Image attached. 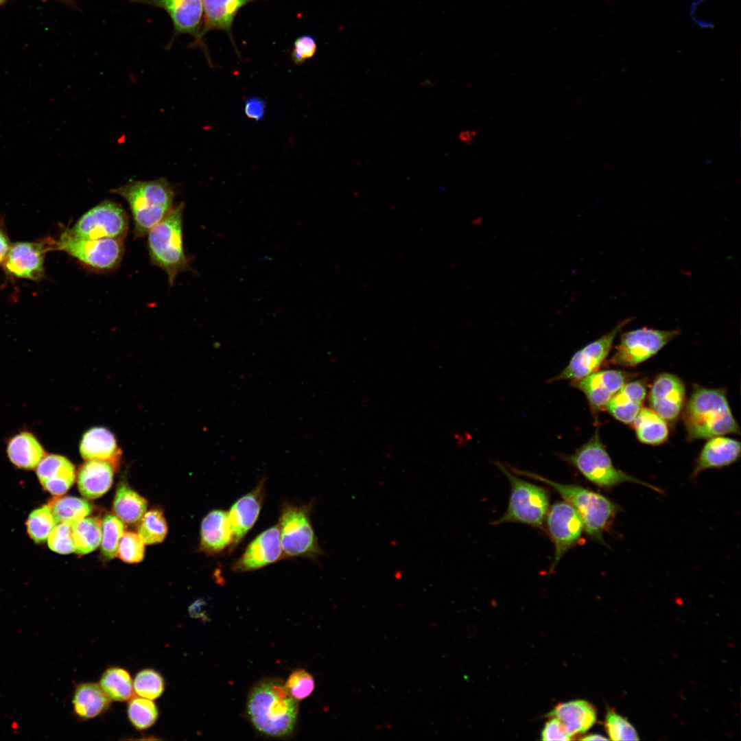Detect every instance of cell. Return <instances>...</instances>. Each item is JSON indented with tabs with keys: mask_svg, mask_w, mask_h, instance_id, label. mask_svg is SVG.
<instances>
[{
	"mask_svg": "<svg viewBox=\"0 0 741 741\" xmlns=\"http://www.w3.org/2000/svg\"><path fill=\"white\" fill-rule=\"evenodd\" d=\"M740 451L738 440L721 436L710 438L700 453L692 477L705 469L731 464L740 458Z\"/></svg>",
	"mask_w": 741,
	"mask_h": 741,
	"instance_id": "obj_24",
	"label": "cell"
},
{
	"mask_svg": "<svg viewBox=\"0 0 741 741\" xmlns=\"http://www.w3.org/2000/svg\"><path fill=\"white\" fill-rule=\"evenodd\" d=\"M112 191L128 202L133 217L135 237L147 235L173 208L174 192L165 178L132 180Z\"/></svg>",
	"mask_w": 741,
	"mask_h": 741,
	"instance_id": "obj_3",
	"label": "cell"
},
{
	"mask_svg": "<svg viewBox=\"0 0 741 741\" xmlns=\"http://www.w3.org/2000/svg\"><path fill=\"white\" fill-rule=\"evenodd\" d=\"M58 1H62V2H64V3H67V4H69V5H75L73 0H58Z\"/></svg>",
	"mask_w": 741,
	"mask_h": 741,
	"instance_id": "obj_52",
	"label": "cell"
},
{
	"mask_svg": "<svg viewBox=\"0 0 741 741\" xmlns=\"http://www.w3.org/2000/svg\"><path fill=\"white\" fill-rule=\"evenodd\" d=\"M542 740H569L570 737L567 734L561 722L554 717H552L545 725L541 734Z\"/></svg>",
	"mask_w": 741,
	"mask_h": 741,
	"instance_id": "obj_45",
	"label": "cell"
},
{
	"mask_svg": "<svg viewBox=\"0 0 741 741\" xmlns=\"http://www.w3.org/2000/svg\"><path fill=\"white\" fill-rule=\"evenodd\" d=\"M7 454L12 464L23 469L35 468L45 456L38 440L27 432H21L10 438Z\"/></svg>",
	"mask_w": 741,
	"mask_h": 741,
	"instance_id": "obj_29",
	"label": "cell"
},
{
	"mask_svg": "<svg viewBox=\"0 0 741 741\" xmlns=\"http://www.w3.org/2000/svg\"><path fill=\"white\" fill-rule=\"evenodd\" d=\"M478 131L475 130L462 131L460 134V138L461 141L464 143L470 144L475 139L476 136L478 135Z\"/></svg>",
	"mask_w": 741,
	"mask_h": 741,
	"instance_id": "obj_48",
	"label": "cell"
},
{
	"mask_svg": "<svg viewBox=\"0 0 741 741\" xmlns=\"http://www.w3.org/2000/svg\"><path fill=\"white\" fill-rule=\"evenodd\" d=\"M679 333L678 329L658 330L647 327L624 332L611 362L622 366H636L655 355Z\"/></svg>",
	"mask_w": 741,
	"mask_h": 741,
	"instance_id": "obj_11",
	"label": "cell"
},
{
	"mask_svg": "<svg viewBox=\"0 0 741 741\" xmlns=\"http://www.w3.org/2000/svg\"><path fill=\"white\" fill-rule=\"evenodd\" d=\"M67 230L79 237L123 240L128 231V218L120 205L104 200L86 212Z\"/></svg>",
	"mask_w": 741,
	"mask_h": 741,
	"instance_id": "obj_10",
	"label": "cell"
},
{
	"mask_svg": "<svg viewBox=\"0 0 741 741\" xmlns=\"http://www.w3.org/2000/svg\"><path fill=\"white\" fill-rule=\"evenodd\" d=\"M73 526V524L63 522L55 526L47 539L52 551L61 554L75 551Z\"/></svg>",
	"mask_w": 741,
	"mask_h": 741,
	"instance_id": "obj_41",
	"label": "cell"
},
{
	"mask_svg": "<svg viewBox=\"0 0 741 741\" xmlns=\"http://www.w3.org/2000/svg\"><path fill=\"white\" fill-rule=\"evenodd\" d=\"M685 395V386L679 377L663 373L652 384L649 403L651 408L666 421H674L683 408Z\"/></svg>",
	"mask_w": 741,
	"mask_h": 741,
	"instance_id": "obj_18",
	"label": "cell"
},
{
	"mask_svg": "<svg viewBox=\"0 0 741 741\" xmlns=\"http://www.w3.org/2000/svg\"><path fill=\"white\" fill-rule=\"evenodd\" d=\"M562 457L586 479L598 486L608 489L622 483L633 482L661 492V489L654 485L618 469L601 441L598 429L574 454Z\"/></svg>",
	"mask_w": 741,
	"mask_h": 741,
	"instance_id": "obj_7",
	"label": "cell"
},
{
	"mask_svg": "<svg viewBox=\"0 0 741 741\" xmlns=\"http://www.w3.org/2000/svg\"><path fill=\"white\" fill-rule=\"evenodd\" d=\"M75 552L80 555L94 551L101 543L102 521L97 517H84L73 524Z\"/></svg>",
	"mask_w": 741,
	"mask_h": 741,
	"instance_id": "obj_33",
	"label": "cell"
},
{
	"mask_svg": "<svg viewBox=\"0 0 741 741\" xmlns=\"http://www.w3.org/2000/svg\"><path fill=\"white\" fill-rule=\"evenodd\" d=\"M136 3L148 5L164 10L169 16L173 25L170 44L177 36L187 34L194 39L193 45L202 49L209 63L212 66L209 55L204 47L201 36L203 17V0H127Z\"/></svg>",
	"mask_w": 741,
	"mask_h": 741,
	"instance_id": "obj_12",
	"label": "cell"
},
{
	"mask_svg": "<svg viewBox=\"0 0 741 741\" xmlns=\"http://www.w3.org/2000/svg\"><path fill=\"white\" fill-rule=\"evenodd\" d=\"M628 375L619 370L596 371L577 381L572 386L585 395L594 413L605 408L611 398L626 383Z\"/></svg>",
	"mask_w": 741,
	"mask_h": 741,
	"instance_id": "obj_17",
	"label": "cell"
},
{
	"mask_svg": "<svg viewBox=\"0 0 741 741\" xmlns=\"http://www.w3.org/2000/svg\"><path fill=\"white\" fill-rule=\"evenodd\" d=\"M115 469L108 462L87 460L80 467L78 474V486L80 493L86 499H97L110 488Z\"/></svg>",
	"mask_w": 741,
	"mask_h": 741,
	"instance_id": "obj_26",
	"label": "cell"
},
{
	"mask_svg": "<svg viewBox=\"0 0 741 741\" xmlns=\"http://www.w3.org/2000/svg\"><path fill=\"white\" fill-rule=\"evenodd\" d=\"M284 558L278 524L255 537L242 555L232 564L235 572L255 571Z\"/></svg>",
	"mask_w": 741,
	"mask_h": 741,
	"instance_id": "obj_15",
	"label": "cell"
},
{
	"mask_svg": "<svg viewBox=\"0 0 741 741\" xmlns=\"http://www.w3.org/2000/svg\"><path fill=\"white\" fill-rule=\"evenodd\" d=\"M632 320L628 318L620 321L609 332L577 351L564 369L548 381H577L597 371L608 356L617 334Z\"/></svg>",
	"mask_w": 741,
	"mask_h": 741,
	"instance_id": "obj_14",
	"label": "cell"
},
{
	"mask_svg": "<svg viewBox=\"0 0 741 741\" xmlns=\"http://www.w3.org/2000/svg\"><path fill=\"white\" fill-rule=\"evenodd\" d=\"M36 474L43 488L58 496L70 489L75 478L73 464L65 457L56 454L45 456L36 466Z\"/></svg>",
	"mask_w": 741,
	"mask_h": 741,
	"instance_id": "obj_21",
	"label": "cell"
},
{
	"mask_svg": "<svg viewBox=\"0 0 741 741\" xmlns=\"http://www.w3.org/2000/svg\"><path fill=\"white\" fill-rule=\"evenodd\" d=\"M134 692L137 696L154 700L164 692L165 683L162 676L152 669L139 671L133 681Z\"/></svg>",
	"mask_w": 741,
	"mask_h": 741,
	"instance_id": "obj_39",
	"label": "cell"
},
{
	"mask_svg": "<svg viewBox=\"0 0 741 741\" xmlns=\"http://www.w3.org/2000/svg\"><path fill=\"white\" fill-rule=\"evenodd\" d=\"M683 419L690 440L740 434L726 395L719 389H695L686 405Z\"/></svg>",
	"mask_w": 741,
	"mask_h": 741,
	"instance_id": "obj_2",
	"label": "cell"
},
{
	"mask_svg": "<svg viewBox=\"0 0 741 741\" xmlns=\"http://www.w3.org/2000/svg\"><path fill=\"white\" fill-rule=\"evenodd\" d=\"M167 532V526L163 512L151 510L145 513L138 526V534L145 544L162 542Z\"/></svg>",
	"mask_w": 741,
	"mask_h": 741,
	"instance_id": "obj_36",
	"label": "cell"
},
{
	"mask_svg": "<svg viewBox=\"0 0 741 741\" xmlns=\"http://www.w3.org/2000/svg\"><path fill=\"white\" fill-rule=\"evenodd\" d=\"M7 0H0V6L5 3Z\"/></svg>",
	"mask_w": 741,
	"mask_h": 741,
	"instance_id": "obj_53",
	"label": "cell"
},
{
	"mask_svg": "<svg viewBox=\"0 0 741 741\" xmlns=\"http://www.w3.org/2000/svg\"><path fill=\"white\" fill-rule=\"evenodd\" d=\"M694 23L701 28L712 29L714 27L713 22L705 21L703 19H699L697 18H692Z\"/></svg>",
	"mask_w": 741,
	"mask_h": 741,
	"instance_id": "obj_49",
	"label": "cell"
},
{
	"mask_svg": "<svg viewBox=\"0 0 741 741\" xmlns=\"http://www.w3.org/2000/svg\"><path fill=\"white\" fill-rule=\"evenodd\" d=\"M56 524L50 506L45 505L30 514L27 521V532L34 541L40 543L47 539Z\"/></svg>",
	"mask_w": 741,
	"mask_h": 741,
	"instance_id": "obj_37",
	"label": "cell"
},
{
	"mask_svg": "<svg viewBox=\"0 0 741 741\" xmlns=\"http://www.w3.org/2000/svg\"><path fill=\"white\" fill-rule=\"evenodd\" d=\"M110 702L99 684L95 683L77 685L72 700L75 714L82 719H91L104 713Z\"/></svg>",
	"mask_w": 741,
	"mask_h": 741,
	"instance_id": "obj_28",
	"label": "cell"
},
{
	"mask_svg": "<svg viewBox=\"0 0 741 741\" xmlns=\"http://www.w3.org/2000/svg\"><path fill=\"white\" fill-rule=\"evenodd\" d=\"M704 1L705 0H694V1L692 3V5H690V14L692 16V17L693 16L695 10H696L697 7L698 6V5L701 3H702L703 1Z\"/></svg>",
	"mask_w": 741,
	"mask_h": 741,
	"instance_id": "obj_51",
	"label": "cell"
},
{
	"mask_svg": "<svg viewBox=\"0 0 741 741\" xmlns=\"http://www.w3.org/2000/svg\"><path fill=\"white\" fill-rule=\"evenodd\" d=\"M632 423L638 440L647 445H659L669 434L666 421L652 409L641 408Z\"/></svg>",
	"mask_w": 741,
	"mask_h": 741,
	"instance_id": "obj_30",
	"label": "cell"
},
{
	"mask_svg": "<svg viewBox=\"0 0 741 741\" xmlns=\"http://www.w3.org/2000/svg\"><path fill=\"white\" fill-rule=\"evenodd\" d=\"M248 718L261 733L272 738L290 735L295 729L298 701L288 692L283 680L268 677L257 682L247 700Z\"/></svg>",
	"mask_w": 741,
	"mask_h": 741,
	"instance_id": "obj_1",
	"label": "cell"
},
{
	"mask_svg": "<svg viewBox=\"0 0 741 741\" xmlns=\"http://www.w3.org/2000/svg\"><path fill=\"white\" fill-rule=\"evenodd\" d=\"M234 536L228 512L222 509L210 511L200 526V550L207 555H217L233 550Z\"/></svg>",
	"mask_w": 741,
	"mask_h": 741,
	"instance_id": "obj_20",
	"label": "cell"
},
{
	"mask_svg": "<svg viewBox=\"0 0 741 741\" xmlns=\"http://www.w3.org/2000/svg\"><path fill=\"white\" fill-rule=\"evenodd\" d=\"M257 1L261 0H203L202 39L209 32L220 30L227 34L235 47L232 32L235 19L242 8Z\"/></svg>",
	"mask_w": 741,
	"mask_h": 741,
	"instance_id": "obj_22",
	"label": "cell"
},
{
	"mask_svg": "<svg viewBox=\"0 0 741 741\" xmlns=\"http://www.w3.org/2000/svg\"><path fill=\"white\" fill-rule=\"evenodd\" d=\"M80 452L86 460L108 462L115 469L119 464L121 451L113 434L105 427H95L87 430L81 440Z\"/></svg>",
	"mask_w": 741,
	"mask_h": 741,
	"instance_id": "obj_23",
	"label": "cell"
},
{
	"mask_svg": "<svg viewBox=\"0 0 741 741\" xmlns=\"http://www.w3.org/2000/svg\"><path fill=\"white\" fill-rule=\"evenodd\" d=\"M56 244L58 249L66 251L89 268L97 271L116 268L124 252L121 239L79 237L70 234L67 229L62 233Z\"/></svg>",
	"mask_w": 741,
	"mask_h": 741,
	"instance_id": "obj_9",
	"label": "cell"
},
{
	"mask_svg": "<svg viewBox=\"0 0 741 741\" xmlns=\"http://www.w3.org/2000/svg\"><path fill=\"white\" fill-rule=\"evenodd\" d=\"M266 478H262L250 492L239 497L228 512L233 530V550L243 540L256 523L266 495Z\"/></svg>",
	"mask_w": 741,
	"mask_h": 741,
	"instance_id": "obj_19",
	"label": "cell"
},
{
	"mask_svg": "<svg viewBox=\"0 0 741 741\" xmlns=\"http://www.w3.org/2000/svg\"><path fill=\"white\" fill-rule=\"evenodd\" d=\"M548 716L556 718L561 722L571 739L575 736L585 733L596 721V709L584 700L560 703Z\"/></svg>",
	"mask_w": 741,
	"mask_h": 741,
	"instance_id": "obj_25",
	"label": "cell"
},
{
	"mask_svg": "<svg viewBox=\"0 0 741 741\" xmlns=\"http://www.w3.org/2000/svg\"><path fill=\"white\" fill-rule=\"evenodd\" d=\"M495 464L508 479L511 489L506 511L492 524L515 522L540 528L548 511V491L515 476L501 462Z\"/></svg>",
	"mask_w": 741,
	"mask_h": 741,
	"instance_id": "obj_8",
	"label": "cell"
},
{
	"mask_svg": "<svg viewBox=\"0 0 741 741\" xmlns=\"http://www.w3.org/2000/svg\"><path fill=\"white\" fill-rule=\"evenodd\" d=\"M515 473L543 482L578 511L589 537L604 543L603 532L613 521L618 506L605 496L577 484H561L536 473L510 468Z\"/></svg>",
	"mask_w": 741,
	"mask_h": 741,
	"instance_id": "obj_4",
	"label": "cell"
},
{
	"mask_svg": "<svg viewBox=\"0 0 741 741\" xmlns=\"http://www.w3.org/2000/svg\"><path fill=\"white\" fill-rule=\"evenodd\" d=\"M313 504L284 502L279 523L284 558L304 557L317 561L324 554L311 521Z\"/></svg>",
	"mask_w": 741,
	"mask_h": 741,
	"instance_id": "obj_6",
	"label": "cell"
},
{
	"mask_svg": "<svg viewBox=\"0 0 741 741\" xmlns=\"http://www.w3.org/2000/svg\"><path fill=\"white\" fill-rule=\"evenodd\" d=\"M646 395V388L642 381L626 383L604 408L619 421L631 423L642 408Z\"/></svg>",
	"mask_w": 741,
	"mask_h": 741,
	"instance_id": "obj_27",
	"label": "cell"
},
{
	"mask_svg": "<svg viewBox=\"0 0 741 741\" xmlns=\"http://www.w3.org/2000/svg\"><path fill=\"white\" fill-rule=\"evenodd\" d=\"M127 714L131 724L138 730L152 727L158 717V711L152 700L141 696L129 700Z\"/></svg>",
	"mask_w": 741,
	"mask_h": 741,
	"instance_id": "obj_35",
	"label": "cell"
},
{
	"mask_svg": "<svg viewBox=\"0 0 741 741\" xmlns=\"http://www.w3.org/2000/svg\"><path fill=\"white\" fill-rule=\"evenodd\" d=\"M285 684L291 696L298 701L308 697L315 687L313 677L304 669L293 671Z\"/></svg>",
	"mask_w": 741,
	"mask_h": 741,
	"instance_id": "obj_43",
	"label": "cell"
},
{
	"mask_svg": "<svg viewBox=\"0 0 741 741\" xmlns=\"http://www.w3.org/2000/svg\"><path fill=\"white\" fill-rule=\"evenodd\" d=\"M183 203L173 207L148 233L150 259L166 272L171 285L177 274L189 266L183 246Z\"/></svg>",
	"mask_w": 741,
	"mask_h": 741,
	"instance_id": "obj_5",
	"label": "cell"
},
{
	"mask_svg": "<svg viewBox=\"0 0 741 741\" xmlns=\"http://www.w3.org/2000/svg\"><path fill=\"white\" fill-rule=\"evenodd\" d=\"M145 543L141 537L132 532H124L118 547L117 556L128 563L141 561L144 556Z\"/></svg>",
	"mask_w": 741,
	"mask_h": 741,
	"instance_id": "obj_42",
	"label": "cell"
},
{
	"mask_svg": "<svg viewBox=\"0 0 741 741\" xmlns=\"http://www.w3.org/2000/svg\"><path fill=\"white\" fill-rule=\"evenodd\" d=\"M113 512L122 521L133 524L139 522L147 509V502L127 484L118 487L114 502Z\"/></svg>",
	"mask_w": 741,
	"mask_h": 741,
	"instance_id": "obj_31",
	"label": "cell"
},
{
	"mask_svg": "<svg viewBox=\"0 0 741 741\" xmlns=\"http://www.w3.org/2000/svg\"><path fill=\"white\" fill-rule=\"evenodd\" d=\"M605 729L611 740H639L635 727L622 716L609 711L605 718Z\"/></svg>",
	"mask_w": 741,
	"mask_h": 741,
	"instance_id": "obj_40",
	"label": "cell"
},
{
	"mask_svg": "<svg viewBox=\"0 0 741 741\" xmlns=\"http://www.w3.org/2000/svg\"><path fill=\"white\" fill-rule=\"evenodd\" d=\"M124 532L122 521L117 516L107 515L102 521L101 550L107 558L117 556L120 539Z\"/></svg>",
	"mask_w": 741,
	"mask_h": 741,
	"instance_id": "obj_38",
	"label": "cell"
},
{
	"mask_svg": "<svg viewBox=\"0 0 741 741\" xmlns=\"http://www.w3.org/2000/svg\"><path fill=\"white\" fill-rule=\"evenodd\" d=\"M317 51L315 38L308 34L296 38L293 44L291 59L296 65H301L311 59Z\"/></svg>",
	"mask_w": 741,
	"mask_h": 741,
	"instance_id": "obj_44",
	"label": "cell"
},
{
	"mask_svg": "<svg viewBox=\"0 0 741 741\" xmlns=\"http://www.w3.org/2000/svg\"><path fill=\"white\" fill-rule=\"evenodd\" d=\"M9 242L3 233L0 230V263L5 259L9 250H10Z\"/></svg>",
	"mask_w": 741,
	"mask_h": 741,
	"instance_id": "obj_47",
	"label": "cell"
},
{
	"mask_svg": "<svg viewBox=\"0 0 741 741\" xmlns=\"http://www.w3.org/2000/svg\"><path fill=\"white\" fill-rule=\"evenodd\" d=\"M54 249L57 244L49 242L14 243L4 259V269L17 277L38 280L44 274L45 254Z\"/></svg>",
	"mask_w": 741,
	"mask_h": 741,
	"instance_id": "obj_16",
	"label": "cell"
},
{
	"mask_svg": "<svg viewBox=\"0 0 741 741\" xmlns=\"http://www.w3.org/2000/svg\"><path fill=\"white\" fill-rule=\"evenodd\" d=\"M266 103L262 98L250 97L244 103L246 115L253 120L261 121L265 115Z\"/></svg>",
	"mask_w": 741,
	"mask_h": 741,
	"instance_id": "obj_46",
	"label": "cell"
},
{
	"mask_svg": "<svg viewBox=\"0 0 741 741\" xmlns=\"http://www.w3.org/2000/svg\"><path fill=\"white\" fill-rule=\"evenodd\" d=\"M48 505L59 523L74 524L87 517L91 512L90 504L76 497H56Z\"/></svg>",
	"mask_w": 741,
	"mask_h": 741,
	"instance_id": "obj_34",
	"label": "cell"
},
{
	"mask_svg": "<svg viewBox=\"0 0 741 741\" xmlns=\"http://www.w3.org/2000/svg\"><path fill=\"white\" fill-rule=\"evenodd\" d=\"M546 515L547 528L555 549L549 569L552 572L563 555L580 539L584 524L578 511L565 501L554 504Z\"/></svg>",
	"mask_w": 741,
	"mask_h": 741,
	"instance_id": "obj_13",
	"label": "cell"
},
{
	"mask_svg": "<svg viewBox=\"0 0 741 741\" xmlns=\"http://www.w3.org/2000/svg\"><path fill=\"white\" fill-rule=\"evenodd\" d=\"M583 740H607L608 738H606L600 734H590L582 738Z\"/></svg>",
	"mask_w": 741,
	"mask_h": 741,
	"instance_id": "obj_50",
	"label": "cell"
},
{
	"mask_svg": "<svg viewBox=\"0 0 741 741\" xmlns=\"http://www.w3.org/2000/svg\"><path fill=\"white\" fill-rule=\"evenodd\" d=\"M99 685L110 700L126 701L133 697V681L128 672L121 668H108L102 675Z\"/></svg>",
	"mask_w": 741,
	"mask_h": 741,
	"instance_id": "obj_32",
	"label": "cell"
}]
</instances>
